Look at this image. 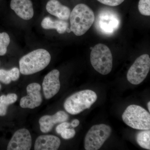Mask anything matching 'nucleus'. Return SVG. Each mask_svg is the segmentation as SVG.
<instances>
[{"label":"nucleus","mask_w":150,"mask_h":150,"mask_svg":"<svg viewBox=\"0 0 150 150\" xmlns=\"http://www.w3.org/2000/svg\"><path fill=\"white\" fill-rule=\"evenodd\" d=\"M71 31L77 36L84 34L91 27L95 17L93 11L84 4L77 5L70 16Z\"/></svg>","instance_id":"nucleus-1"},{"label":"nucleus","mask_w":150,"mask_h":150,"mask_svg":"<svg viewBox=\"0 0 150 150\" xmlns=\"http://www.w3.org/2000/svg\"><path fill=\"white\" fill-rule=\"evenodd\" d=\"M51 56L48 51L38 49L30 52L20 60V71L29 75L38 72L46 68L51 62Z\"/></svg>","instance_id":"nucleus-2"},{"label":"nucleus","mask_w":150,"mask_h":150,"mask_svg":"<svg viewBox=\"0 0 150 150\" xmlns=\"http://www.w3.org/2000/svg\"><path fill=\"white\" fill-rule=\"evenodd\" d=\"M98 97L94 91L84 90L75 93L65 100L64 107L67 112L76 115L89 109L96 101Z\"/></svg>","instance_id":"nucleus-3"},{"label":"nucleus","mask_w":150,"mask_h":150,"mask_svg":"<svg viewBox=\"0 0 150 150\" xmlns=\"http://www.w3.org/2000/svg\"><path fill=\"white\" fill-rule=\"evenodd\" d=\"M126 125L138 130H150L149 112L139 105H131L126 108L122 115Z\"/></svg>","instance_id":"nucleus-4"},{"label":"nucleus","mask_w":150,"mask_h":150,"mask_svg":"<svg viewBox=\"0 0 150 150\" xmlns=\"http://www.w3.org/2000/svg\"><path fill=\"white\" fill-rule=\"evenodd\" d=\"M92 67L103 75L108 74L112 67V53L109 48L102 43L97 44L92 49L90 56Z\"/></svg>","instance_id":"nucleus-5"},{"label":"nucleus","mask_w":150,"mask_h":150,"mask_svg":"<svg viewBox=\"0 0 150 150\" xmlns=\"http://www.w3.org/2000/svg\"><path fill=\"white\" fill-rule=\"evenodd\" d=\"M112 132L111 127L104 124L94 125L86 134L84 148L86 150H97L102 146Z\"/></svg>","instance_id":"nucleus-6"},{"label":"nucleus","mask_w":150,"mask_h":150,"mask_svg":"<svg viewBox=\"0 0 150 150\" xmlns=\"http://www.w3.org/2000/svg\"><path fill=\"white\" fill-rule=\"evenodd\" d=\"M120 22V17L115 11L109 9H103L98 15L96 26L103 34L111 35L118 29Z\"/></svg>","instance_id":"nucleus-7"},{"label":"nucleus","mask_w":150,"mask_h":150,"mask_svg":"<svg viewBox=\"0 0 150 150\" xmlns=\"http://www.w3.org/2000/svg\"><path fill=\"white\" fill-rule=\"evenodd\" d=\"M150 69V58L148 54L138 57L127 73L128 81L132 84L138 85L144 80Z\"/></svg>","instance_id":"nucleus-8"},{"label":"nucleus","mask_w":150,"mask_h":150,"mask_svg":"<svg viewBox=\"0 0 150 150\" xmlns=\"http://www.w3.org/2000/svg\"><path fill=\"white\" fill-rule=\"evenodd\" d=\"M41 87L39 84L33 83L27 86V96L21 99L20 105L22 108L33 109L40 106L42 102L40 93Z\"/></svg>","instance_id":"nucleus-9"},{"label":"nucleus","mask_w":150,"mask_h":150,"mask_svg":"<svg viewBox=\"0 0 150 150\" xmlns=\"http://www.w3.org/2000/svg\"><path fill=\"white\" fill-rule=\"evenodd\" d=\"M32 146V139L27 129H19L15 133L8 145V150H29Z\"/></svg>","instance_id":"nucleus-10"},{"label":"nucleus","mask_w":150,"mask_h":150,"mask_svg":"<svg viewBox=\"0 0 150 150\" xmlns=\"http://www.w3.org/2000/svg\"><path fill=\"white\" fill-rule=\"evenodd\" d=\"M59 70H52L45 76L42 86L43 93L46 99H49L56 95L60 90L61 83L59 80Z\"/></svg>","instance_id":"nucleus-11"},{"label":"nucleus","mask_w":150,"mask_h":150,"mask_svg":"<svg viewBox=\"0 0 150 150\" xmlns=\"http://www.w3.org/2000/svg\"><path fill=\"white\" fill-rule=\"evenodd\" d=\"M11 8L18 16L25 20H29L34 15L33 6L30 0H11Z\"/></svg>","instance_id":"nucleus-12"},{"label":"nucleus","mask_w":150,"mask_h":150,"mask_svg":"<svg viewBox=\"0 0 150 150\" xmlns=\"http://www.w3.org/2000/svg\"><path fill=\"white\" fill-rule=\"evenodd\" d=\"M69 118V115L64 111H58L52 115H44L39 120L40 131L43 133H48L56 123L65 122Z\"/></svg>","instance_id":"nucleus-13"},{"label":"nucleus","mask_w":150,"mask_h":150,"mask_svg":"<svg viewBox=\"0 0 150 150\" xmlns=\"http://www.w3.org/2000/svg\"><path fill=\"white\" fill-rule=\"evenodd\" d=\"M61 145L58 137L53 135H42L38 137L34 145L35 150H56Z\"/></svg>","instance_id":"nucleus-14"},{"label":"nucleus","mask_w":150,"mask_h":150,"mask_svg":"<svg viewBox=\"0 0 150 150\" xmlns=\"http://www.w3.org/2000/svg\"><path fill=\"white\" fill-rule=\"evenodd\" d=\"M47 12L59 19L67 21L69 18L71 10L68 7L63 5L58 0H50L46 6Z\"/></svg>","instance_id":"nucleus-15"},{"label":"nucleus","mask_w":150,"mask_h":150,"mask_svg":"<svg viewBox=\"0 0 150 150\" xmlns=\"http://www.w3.org/2000/svg\"><path fill=\"white\" fill-rule=\"evenodd\" d=\"M41 25L44 29H56L59 34H63L66 32L69 24L66 21L54 20L50 17H46L41 23Z\"/></svg>","instance_id":"nucleus-16"},{"label":"nucleus","mask_w":150,"mask_h":150,"mask_svg":"<svg viewBox=\"0 0 150 150\" xmlns=\"http://www.w3.org/2000/svg\"><path fill=\"white\" fill-rule=\"evenodd\" d=\"M17 98V95L15 93H10L0 97V116L6 115L8 106L16 102Z\"/></svg>","instance_id":"nucleus-17"},{"label":"nucleus","mask_w":150,"mask_h":150,"mask_svg":"<svg viewBox=\"0 0 150 150\" xmlns=\"http://www.w3.org/2000/svg\"><path fill=\"white\" fill-rule=\"evenodd\" d=\"M137 143L141 147L150 149V131L144 130L140 131L136 137Z\"/></svg>","instance_id":"nucleus-18"},{"label":"nucleus","mask_w":150,"mask_h":150,"mask_svg":"<svg viewBox=\"0 0 150 150\" xmlns=\"http://www.w3.org/2000/svg\"><path fill=\"white\" fill-rule=\"evenodd\" d=\"M10 43V38L7 33H0V56L5 55Z\"/></svg>","instance_id":"nucleus-19"},{"label":"nucleus","mask_w":150,"mask_h":150,"mask_svg":"<svg viewBox=\"0 0 150 150\" xmlns=\"http://www.w3.org/2000/svg\"><path fill=\"white\" fill-rule=\"evenodd\" d=\"M138 8L140 13L146 16H150V0H140Z\"/></svg>","instance_id":"nucleus-20"},{"label":"nucleus","mask_w":150,"mask_h":150,"mask_svg":"<svg viewBox=\"0 0 150 150\" xmlns=\"http://www.w3.org/2000/svg\"><path fill=\"white\" fill-rule=\"evenodd\" d=\"M10 70L0 69V81L6 84H8L11 81Z\"/></svg>","instance_id":"nucleus-21"},{"label":"nucleus","mask_w":150,"mask_h":150,"mask_svg":"<svg viewBox=\"0 0 150 150\" xmlns=\"http://www.w3.org/2000/svg\"><path fill=\"white\" fill-rule=\"evenodd\" d=\"M76 131L74 129H66L61 134V136L65 139H69L74 137Z\"/></svg>","instance_id":"nucleus-22"},{"label":"nucleus","mask_w":150,"mask_h":150,"mask_svg":"<svg viewBox=\"0 0 150 150\" xmlns=\"http://www.w3.org/2000/svg\"><path fill=\"white\" fill-rule=\"evenodd\" d=\"M98 1L106 5L110 6H116L121 4L125 0H97Z\"/></svg>","instance_id":"nucleus-23"},{"label":"nucleus","mask_w":150,"mask_h":150,"mask_svg":"<svg viewBox=\"0 0 150 150\" xmlns=\"http://www.w3.org/2000/svg\"><path fill=\"white\" fill-rule=\"evenodd\" d=\"M11 74V81H16L18 79L20 76V70L16 67L12 68L10 69Z\"/></svg>","instance_id":"nucleus-24"},{"label":"nucleus","mask_w":150,"mask_h":150,"mask_svg":"<svg viewBox=\"0 0 150 150\" xmlns=\"http://www.w3.org/2000/svg\"><path fill=\"white\" fill-rule=\"evenodd\" d=\"M71 124L68 122H62V123L59 124L56 128V131L58 134H61L65 129L69 127Z\"/></svg>","instance_id":"nucleus-25"},{"label":"nucleus","mask_w":150,"mask_h":150,"mask_svg":"<svg viewBox=\"0 0 150 150\" xmlns=\"http://www.w3.org/2000/svg\"><path fill=\"white\" fill-rule=\"evenodd\" d=\"M80 121L78 119H74L73 120L71 123V125L74 128L75 127H77L79 125Z\"/></svg>","instance_id":"nucleus-26"},{"label":"nucleus","mask_w":150,"mask_h":150,"mask_svg":"<svg viewBox=\"0 0 150 150\" xmlns=\"http://www.w3.org/2000/svg\"><path fill=\"white\" fill-rule=\"evenodd\" d=\"M148 110H149V111H150V101H149V102H148Z\"/></svg>","instance_id":"nucleus-27"},{"label":"nucleus","mask_w":150,"mask_h":150,"mask_svg":"<svg viewBox=\"0 0 150 150\" xmlns=\"http://www.w3.org/2000/svg\"><path fill=\"white\" fill-rule=\"evenodd\" d=\"M66 31L68 33H70L71 32V29H70V28H67Z\"/></svg>","instance_id":"nucleus-28"},{"label":"nucleus","mask_w":150,"mask_h":150,"mask_svg":"<svg viewBox=\"0 0 150 150\" xmlns=\"http://www.w3.org/2000/svg\"><path fill=\"white\" fill-rule=\"evenodd\" d=\"M1 85H0V89H1Z\"/></svg>","instance_id":"nucleus-29"}]
</instances>
